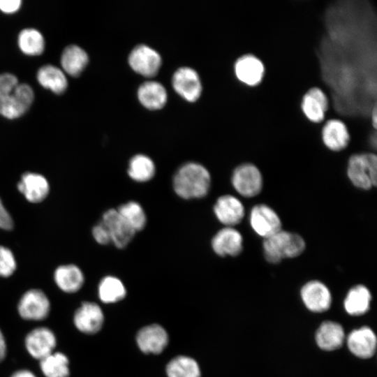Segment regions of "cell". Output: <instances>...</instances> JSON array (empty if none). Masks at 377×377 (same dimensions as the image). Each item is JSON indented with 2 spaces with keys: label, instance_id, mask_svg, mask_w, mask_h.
<instances>
[{
  "label": "cell",
  "instance_id": "1",
  "mask_svg": "<svg viewBox=\"0 0 377 377\" xmlns=\"http://www.w3.org/2000/svg\"><path fill=\"white\" fill-rule=\"evenodd\" d=\"M34 92L30 86L20 83L10 73L0 75V114L15 119L22 116L34 101Z\"/></svg>",
  "mask_w": 377,
  "mask_h": 377
},
{
  "label": "cell",
  "instance_id": "2",
  "mask_svg": "<svg viewBox=\"0 0 377 377\" xmlns=\"http://www.w3.org/2000/svg\"><path fill=\"white\" fill-rule=\"evenodd\" d=\"M210 185L209 172L202 165L195 162L182 165L175 172L172 180L176 194L186 200L205 197Z\"/></svg>",
  "mask_w": 377,
  "mask_h": 377
},
{
  "label": "cell",
  "instance_id": "3",
  "mask_svg": "<svg viewBox=\"0 0 377 377\" xmlns=\"http://www.w3.org/2000/svg\"><path fill=\"white\" fill-rule=\"evenodd\" d=\"M306 242L297 233L283 229L263 239V251L265 260L276 264L286 258H294L305 250Z\"/></svg>",
  "mask_w": 377,
  "mask_h": 377
},
{
  "label": "cell",
  "instance_id": "4",
  "mask_svg": "<svg viewBox=\"0 0 377 377\" xmlns=\"http://www.w3.org/2000/svg\"><path fill=\"white\" fill-rule=\"evenodd\" d=\"M346 174L350 183L362 190H370L377 184V156L373 152L355 153L349 157Z\"/></svg>",
  "mask_w": 377,
  "mask_h": 377
},
{
  "label": "cell",
  "instance_id": "5",
  "mask_svg": "<svg viewBox=\"0 0 377 377\" xmlns=\"http://www.w3.org/2000/svg\"><path fill=\"white\" fill-rule=\"evenodd\" d=\"M231 182L235 190L242 196L253 198L258 195L263 186V177L260 169L253 163H244L232 172Z\"/></svg>",
  "mask_w": 377,
  "mask_h": 377
},
{
  "label": "cell",
  "instance_id": "6",
  "mask_svg": "<svg viewBox=\"0 0 377 377\" xmlns=\"http://www.w3.org/2000/svg\"><path fill=\"white\" fill-rule=\"evenodd\" d=\"M50 302L47 295L40 289H30L20 297L17 304L20 316L26 320L40 321L47 318Z\"/></svg>",
  "mask_w": 377,
  "mask_h": 377
},
{
  "label": "cell",
  "instance_id": "7",
  "mask_svg": "<svg viewBox=\"0 0 377 377\" xmlns=\"http://www.w3.org/2000/svg\"><path fill=\"white\" fill-rule=\"evenodd\" d=\"M249 223L252 230L263 239L282 230L280 216L272 207L266 204H258L251 208Z\"/></svg>",
  "mask_w": 377,
  "mask_h": 377
},
{
  "label": "cell",
  "instance_id": "8",
  "mask_svg": "<svg viewBox=\"0 0 377 377\" xmlns=\"http://www.w3.org/2000/svg\"><path fill=\"white\" fill-rule=\"evenodd\" d=\"M321 140L329 151L339 152L346 149L351 141V135L345 122L340 118L325 120L321 129Z\"/></svg>",
  "mask_w": 377,
  "mask_h": 377
},
{
  "label": "cell",
  "instance_id": "9",
  "mask_svg": "<svg viewBox=\"0 0 377 377\" xmlns=\"http://www.w3.org/2000/svg\"><path fill=\"white\" fill-rule=\"evenodd\" d=\"M330 98L326 91L319 87H312L303 95L301 110L304 116L311 122L320 123L325 121L330 107Z\"/></svg>",
  "mask_w": 377,
  "mask_h": 377
},
{
  "label": "cell",
  "instance_id": "10",
  "mask_svg": "<svg viewBox=\"0 0 377 377\" xmlns=\"http://www.w3.org/2000/svg\"><path fill=\"white\" fill-rule=\"evenodd\" d=\"M265 71L262 60L253 54H244L238 57L233 65V72L237 80L249 87L259 84L263 80Z\"/></svg>",
  "mask_w": 377,
  "mask_h": 377
},
{
  "label": "cell",
  "instance_id": "11",
  "mask_svg": "<svg viewBox=\"0 0 377 377\" xmlns=\"http://www.w3.org/2000/svg\"><path fill=\"white\" fill-rule=\"evenodd\" d=\"M28 353L39 361L54 352L57 338L50 328L38 327L31 330L24 339Z\"/></svg>",
  "mask_w": 377,
  "mask_h": 377
},
{
  "label": "cell",
  "instance_id": "12",
  "mask_svg": "<svg viewBox=\"0 0 377 377\" xmlns=\"http://www.w3.org/2000/svg\"><path fill=\"white\" fill-rule=\"evenodd\" d=\"M161 61L160 54L145 44L136 45L128 55L130 66L145 76L154 75L160 68Z\"/></svg>",
  "mask_w": 377,
  "mask_h": 377
},
{
  "label": "cell",
  "instance_id": "13",
  "mask_svg": "<svg viewBox=\"0 0 377 377\" xmlns=\"http://www.w3.org/2000/svg\"><path fill=\"white\" fill-rule=\"evenodd\" d=\"M172 84L174 89L186 101H195L201 94L199 75L191 67L182 66L177 69L172 75Z\"/></svg>",
  "mask_w": 377,
  "mask_h": 377
},
{
  "label": "cell",
  "instance_id": "14",
  "mask_svg": "<svg viewBox=\"0 0 377 377\" xmlns=\"http://www.w3.org/2000/svg\"><path fill=\"white\" fill-rule=\"evenodd\" d=\"M101 222L109 232L111 242L119 249L126 247L135 236V230L115 209H110L105 212Z\"/></svg>",
  "mask_w": 377,
  "mask_h": 377
},
{
  "label": "cell",
  "instance_id": "15",
  "mask_svg": "<svg viewBox=\"0 0 377 377\" xmlns=\"http://www.w3.org/2000/svg\"><path fill=\"white\" fill-rule=\"evenodd\" d=\"M104 321L103 313L101 307L94 302H84L75 311L73 323L81 332L93 334L102 327Z\"/></svg>",
  "mask_w": 377,
  "mask_h": 377
},
{
  "label": "cell",
  "instance_id": "16",
  "mask_svg": "<svg viewBox=\"0 0 377 377\" xmlns=\"http://www.w3.org/2000/svg\"><path fill=\"white\" fill-rule=\"evenodd\" d=\"M214 213L216 219L225 227H234L244 217L245 209L242 202L235 196L230 194L220 196L214 206Z\"/></svg>",
  "mask_w": 377,
  "mask_h": 377
},
{
  "label": "cell",
  "instance_id": "17",
  "mask_svg": "<svg viewBox=\"0 0 377 377\" xmlns=\"http://www.w3.org/2000/svg\"><path fill=\"white\" fill-rule=\"evenodd\" d=\"M300 295L305 306L313 312L325 311L332 303L329 288L318 280L306 283L301 288Z\"/></svg>",
  "mask_w": 377,
  "mask_h": 377
},
{
  "label": "cell",
  "instance_id": "18",
  "mask_svg": "<svg viewBox=\"0 0 377 377\" xmlns=\"http://www.w3.org/2000/svg\"><path fill=\"white\" fill-rule=\"evenodd\" d=\"M211 244L219 256H237L243 251L244 239L234 227H224L214 235Z\"/></svg>",
  "mask_w": 377,
  "mask_h": 377
},
{
  "label": "cell",
  "instance_id": "19",
  "mask_svg": "<svg viewBox=\"0 0 377 377\" xmlns=\"http://www.w3.org/2000/svg\"><path fill=\"white\" fill-rule=\"evenodd\" d=\"M17 186L24 198L33 203L42 202L50 191L49 183L44 176L30 172L22 175Z\"/></svg>",
  "mask_w": 377,
  "mask_h": 377
},
{
  "label": "cell",
  "instance_id": "20",
  "mask_svg": "<svg viewBox=\"0 0 377 377\" xmlns=\"http://www.w3.org/2000/svg\"><path fill=\"white\" fill-rule=\"evenodd\" d=\"M376 337L368 327L352 331L347 338V345L350 352L360 358H369L376 349Z\"/></svg>",
  "mask_w": 377,
  "mask_h": 377
},
{
  "label": "cell",
  "instance_id": "21",
  "mask_svg": "<svg viewBox=\"0 0 377 377\" xmlns=\"http://www.w3.org/2000/svg\"><path fill=\"white\" fill-rule=\"evenodd\" d=\"M168 342L165 330L159 325L153 324L142 328L137 335V343L140 350L146 353H161Z\"/></svg>",
  "mask_w": 377,
  "mask_h": 377
},
{
  "label": "cell",
  "instance_id": "22",
  "mask_svg": "<svg viewBox=\"0 0 377 377\" xmlns=\"http://www.w3.org/2000/svg\"><path fill=\"white\" fill-rule=\"evenodd\" d=\"M54 280L63 292L74 293L83 286L84 277L82 270L77 265L68 264L59 266L55 269Z\"/></svg>",
  "mask_w": 377,
  "mask_h": 377
},
{
  "label": "cell",
  "instance_id": "23",
  "mask_svg": "<svg viewBox=\"0 0 377 377\" xmlns=\"http://www.w3.org/2000/svg\"><path fill=\"white\" fill-rule=\"evenodd\" d=\"M344 339L345 334L342 326L332 321L323 323L316 334V343L324 350H334L340 348Z\"/></svg>",
  "mask_w": 377,
  "mask_h": 377
},
{
  "label": "cell",
  "instance_id": "24",
  "mask_svg": "<svg viewBox=\"0 0 377 377\" xmlns=\"http://www.w3.org/2000/svg\"><path fill=\"white\" fill-rule=\"evenodd\" d=\"M167 91L164 86L154 80L142 83L138 89L140 102L146 108L151 110L159 109L167 101Z\"/></svg>",
  "mask_w": 377,
  "mask_h": 377
},
{
  "label": "cell",
  "instance_id": "25",
  "mask_svg": "<svg viewBox=\"0 0 377 377\" xmlns=\"http://www.w3.org/2000/svg\"><path fill=\"white\" fill-rule=\"evenodd\" d=\"M371 300L369 290L365 286L358 284L348 290L344 300V307L348 313L360 316L368 311Z\"/></svg>",
  "mask_w": 377,
  "mask_h": 377
},
{
  "label": "cell",
  "instance_id": "26",
  "mask_svg": "<svg viewBox=\"0 0 377 377\" xmlns=\"http://www.w3.org/2000/svg\"><path fill=\"white\" fill-rule=\"evenodd\" d=\"M88 55L80 47L71 45L67 46L61 58L63 69L72 76L79 75L88 63Z\"/></svg>",
  "mask_w": 377,
  "mask_h": 377
},
{
  "label": "cell",
  "instance_id": "27",
  "mask_svg": "<svg viewBox=\"0 0 377 377\" xmlns=\"http://www.w3.org/2000/svg\"><path fill=\"white\" fill-rule=\"evenodd\" d=\"M40 369L45 377H68L69 360L61 352H53L40 360Z\"/></svg>",
  "mask_w": 377,
  "mask_h": 377
},
{
  "label": "cell",
  "instance_id": "28",
  "mask_svg": "<svg viewBox=\"0 0 377 377\" xmlns=\"http://www.w3.org/2000/svg\"><path fill=\"white\" fill-rule=\"evenodd\" d=\"M38 82L45 88L55 94H62L67 87V80L64 73L52 65L42 66L38 71Z\"/></svg>",
  "mask_w": 377,
  "mask_h": 377
},
{
  "label": "cell",
  "instance_id": "29",
  "mask_svg": "<svg viewBox=\"0 0 377 377\" xmlns=\"http://www.w3.org/2000/svg\"><path fill=\"white\" fill-rule=\"evenodd\" d=\"M156 167L148 156L140 154L133 156L128 167V175L135 182H145L153 178Z\"/></svg>",
  "mask_w": 377,
  "mask_h": 377
},
{
  "label": "cell",
  "instance_id": "30",
  "mask_svg": "<svg viewBox=\"0 0 377 377\" xmlns=\"http://www.w3.org/2000/svg\"><path fill=\"white\" fill-rule=\"evenodd\" d=\"M126 288L120 279L107 276L102 279L98 286V296L105 303H113L122 300L126 295Z\"/></svg>",
  "mask_w": 377,
  "mask_h": 377
},
{
  "label": "cell",
  "instance_id": "31",
  "mask_svg": "<svg viewBox=\"0 0 377 377\" xmlns=\"http://www.w3.org/2000/svg\"><path fill=\"white\" fill-rule=\"evenodd\" d=\"M117 210L135 232L145 228L147 216L143 208L138 202L129 201L120 205Z\"/></svg>",
  "mask_w": 377,
  "mask_h": 377
},
{
  "label": "cell",
  "instance_id": "32",
  "mask_svg": "<svg viewBox=\"0 0 377 377\" xmlns=\"http://www.w3.org/2000/svg\"><path fill=\"white\" fill-rule=\"evenodd\" d=\"M166 371L168 377H200V371L198 363L186 356L172 359L168 364Z\"/></svg>",
  "mask_w": 377,
  "mask_h": 377
},
{
  "label": "cell",
  "instance_id": "33",
  "mask_svg": "<svg viewBox=\"0 0 377 377\" xmlns=\"http://www.w3.org/2000/svg\"><path fill=\"white\" fill-rule=\"evenodd\" d=\"M18 45L24 54L39 55L43 52L45 43L39 31L34 29H26L19 34Z\"/></svg>",
  "mask_w": 377,
  "mask_h": 377
},
{
  "label": "cell",
  "instance_id": "34",
  "mask_svg": "<svg viewBox=\"0 0 377 377\" xmlns=\"http://www.w3.org/2000/svg\"><path fill=\"white\" fill-rule=\"evenodd\" d=\"M17 264L13 252L7 247L0 245V276L8 277L16 269Z\"/></svg>",
  "mask_w": 377,
  "mask_h": 377
},
{
  "label": "cell",
  "instance_id": "35",
  "mask_svg": "<svg viewBox=\"0 0 377 377\" xmlns=\"http://www.w3.org/2000/svg\"><path fill=\"white\" fill-rule=\"evenodd\" d=\"M92 235L94 239L100 244L105 245L111 242L109 232L101 221L94 226Z\"/></svg>",
  "mask_w": 377,
  "mask_h": 377
},
{
  "label": "cell",
  "instance_id": "36",
  "mask_svg": "<svg viewBox=\"0 0 377 377\" xmlns=\"http://www.w3.org/2000/svg\"><path fill=\"white\" fill-rule=\"evenodd\" d=\"M13 227V219L0 199V228L9 230Z\"/></svg>",
  "mask_w": 377,
  "mask_h": 377
},
{
  "label": "cell",
  "instance_id": "37",
  "mask_svg": "<svg viewBox=\"0 0 377 377\" xmlns=\"http://www.w3.org/2000/svg\"><path fill=\"white\" fill-rule=\"evenodd\" d=\"M21 5L20 0H0V10L6 13L17 11Z\"/></svg>",
  "mask_w": 377,
  "mask_h": 377
},
{
  "label": "cell",
  "instance_id": "38",
  "mask_svg": "<svg viewBox=\"0 0 377 377\" xmlns=\"http://www.w3.org/2000/svg\"><path fill=\"white\" fill-rule=\"evenodd\" d=\"M7 353V344L5 337L0 328V362L3 361Z\"/></svg>",
  "mask_w": 377,
  "mask_h": 377
},
{
  "label": "cell",
  "instance_id": "39",
  "mask_svg": "<svg viewBox=\"0 0 377 377\" xmlns=\"http://www.w3.org/2000/svg\"><path fill=\"white\" fill-rule=\"evenodd\" d=\"M10 377H36V376L29 369H20L14 372Z\"/></svg>",
  "mask_w": 377,
  "mask_h": 377
}]
</instances>
